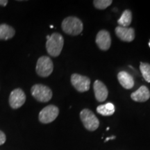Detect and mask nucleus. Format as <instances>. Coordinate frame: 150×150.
<instances>
[{
  "label": "nucleus",
  "mask_w": 150,
  "mask_h": 150,
  "mask_svg": "<svg viewBox=\"0 0 150 150\" xmlns=\"http://www.w3.org/2000/svg\"><path fill=\"white\" fill-rule=\"evenodd\" d=\"M64 45L63 37L59 33H54L47 40L46 50L47 53L53 57L59 56Z\"/></svg>",
  "instance_id": "obj_1"
},
{
  "label": "nucleus",
  "mask_w": 150,
  "mask_h": 150,
  "mask_svg": "<svg viewBox=\"0 0 150 150\" xmlns=\"http://www.w3.org/2000/svg\"><path fill=\"white\" fill-rule=\"evenodd\" d=\"M61 28L67 34L71 35H79L83 31V23L78 18L73 16L67 17L62 22Z\"/></svg>",
  "instance_id": "obj_2"
},
{
  "label": "nucleus",
  "mask_w": 150,
  "mask_h": 150,
  "mask_svg": "<svg viewBox=\"0 0 150 150\" xmlns=\"http://www.w3.org/2000/svg\"><path fill=\"white\" fill-rule=\"evenodd\" d=\"M32 96L40 102H47L52 97V91L48 86L35 84L31 89Z\"/></svg>",
  "instance_id": "obj_3"
},
{
  "label": "nucleus",
  "mask_w": 150,
  "mask_h": 150,
  "mask_svg": "<svg viewBox=\"0 0 150 150\" xmlns=\"http://www.w3.org/2000/svg\"><path fill=\"white\" fill-rule=\"evenodd\" d=\"M54 70V65L52 59L46 56H41L37 61L35 70L38 75L41 77H47Z\"/></svg>",
  "instance_id": "obj_4"
},
{
  "label": "nucleus",
  "mask_w": 150,
  "mask_h": 150,
  "mask_svg": "<svg viewBox=\"0 0 150 150\" xmlns=\"http://www.w3.org/2000/svg\"><path fill=\"white\" fill-rule=\"evenodd\" d=\"M80 117L83 126L87 130L95 131L99 126V121L91 110L85 108L80 112Z\"/></svg>",
  "instance_id": "obj_5"
},
{
  "label": "nucleus",
  "mask_w": 150,
  "mask_h": 150,
  "mask_svg": "<svg viewBox=\"0 0 150 150\" xmlns=\"http://www.w3.org/2000/svg\"><path fill=\"white\" fill-rule=\"evenodd\" d=\"M59 114V109L54 105H49L40 110L39 121L43 124H48L54 121Z\"/></svg>",
  "instance_id": "obj_6"
},
{
  "label": "nucleus",
  "mask_w": 150,
  "mask_h": 150,
  "mask_svg": "<svg viewBox=\"0 0 150 150\" xmlns=\"http://www.w3.org/2000/svg\"><path fill=\"white\" fill-rule=\"evenodd\" d=\"M71 83L76 91L80 93H83L90 89L91 79L88 76L79 74H73L71 76Z\"/></svg>",
  "instance_id": "obj_7"
},
{
  "label": "nucleus",
  "mask_w": 150,
  "mask_h": 150,
  "mask_svg": "<svg viewBox=\"0 0 150 150\" xmlns=\"http://www.w3.org/2000/svg\"><path fill=\"white\" fill-rule=\"evenodd\" d=\"M26 102V95L21 88H16L11 92L9 96V104L13 109H18Z\"/></svg>",
  "instance_id": "obj_8"
},
{
  "label": "nucleus",
  "mask_w": 150,
  "mask_h": 150,
  "mask_svg": "<svg viewBox=\"0 0 150 150\" xmlns=\"http://www.w3.org/2000/svg\"><path fill=\"white\" fill-rule=\"evenodd\" d=\"M95 42L100 50L106 51L110 48L111 45V38L108 31L101 30L97 33Z\"/></svg>",
  "instance_id": "obj_9"
},
{
  "label": "nucleus",
  "mask_w": 150,
  "mask_h": 150,
  "mask_svg": "<svg viewBox=\"0 0 150 150\" xmlns=\"http://www.w3.org/2000/svg\"><path fill=\"white\" fill-rule=\"evenodd\" d=\"M94 93H95V98L98 102H104L107 98L108 92L106 86L103 82L99 80H96L93 86Z\"/></svg>",
  "instance_id": "obj_10"
},
{
  "label": "nucleus",
  "mask_w": 150,
  "mask_h": 150,
  "mask_svg": "<svg viewBox=\"0 0 150 150\" xmlns=\"http://www.w3.org/2000/svg\"><path fill=\"white\" fill-rule=\"evenodd\" d=\"M116 35L125 42H131L135 38V31L134 28L122 27L118 26L115 28Z\"/></svg>",
  "instance_id": "obj_11"
},
{
  "label": "nucleus",
  "mask_w": 150,
  "mask_h": 150,
  "mask_svg": "<svg viewBox=\"0 0 150 150\" xmlns=\"http://www.w3.org/2000/svg\"><path fill=\"white\" fill-rule=\"evenodd\" d=\"M131 97L135 102H145L150 97L149 90L145 86H142L136 91L131 93Z\"/></svg>",
  "instance_id": "obj_12"
},
{
  "label": "nucleus",
  "mask_w": 150,
  "mask_h": 150,
  "mask_svg": "<svg viewBox=\"0 0 150 150\" xmlns=\"http://www.w3.org/2000/svg\"><path fill=\"white\" fill-rule=\"evenodd\" d=\"M117 79L124 88L131 89L134 87V77L127 72H125V71L120 72L117 74Z\"/></svg>",
  "instance_id": "obj_13"
},
{
  "label": "nucleus",
  "mask_w": 150,
  "mask_h": 150,
  "mask_svg": "<svg viewBox=\"0 0 150 150\" xmlns=\"http://www.w3.org/2000/svg\"><path fill=\"white\" fill-rule=\"evenodd\" d=\"M15 34L16 31L11 26L6 24H0V40H9L12 38Z\"/></svg>",
  "instance_id": "obj_14"
},
{
  "label": "nucleus",
  "mask_w": 150,
  "mask_h": 150,
  "mask_svg": "<svg viewBox=\"0 0 150 150\" xmlns=\"http://www.w3.org/2000/svg\"><path fill=\"white\" fill-rule=\"evenodd\" d=\"M97 112L100 115L104 116L112 115L115 112V106L110 102H108L105 104L99 105L97 108Z\"/></svg>",
  "instance_id": "obj_15"
},
{
  "label": "nucleus",
  "mask_w": 150,
  "mask_h": 150,
  "mask_svg": "<svg viewBox=\"0 0 150 150\" xmlns=\"http://www.w3.org/2000/svg\"><path fill=\"white\" fill-rule=\"evenodd\" d=\"M132 21V13L131 11L125 10L122 14L120 18L118 20L117 23L120 27H127L130 25Z\"/></svg>",
  "instance_id": "obj_16"
},
{
  "label": "nucleus",
  "mask_w": 150,
  "mask_h": 150,
  "mask_svg": "<svg viewBox=\"0 0 150 150\" xmlns=\"http://www.w3.org/2000/svg\"><path fill=\"white\" fill-rule=\"evenodd\" d=\"M140 70L145 80L148 83H150V64L147 63H140Z\"/></svg>",
  "instance_id": "obj_17"
},
{
  "label": "nucleus",
  "mask_w": 150,
  "mask_h": 150,
  "mask_svg": "<svg viewBox=\"0 0 150 150\" xmlns=\"http://www.w3.org/2000/svg\"><path fill=\"white\" fill-rule=\"evenodd\" d=\"M112 2L111 0H95L93 1V4L97 9L104 10L111 5Z\"/></svg>",
  "instance_id": "obj_18"
},
{
  "label": "nucleus",
  "mask_w": 150,
  "mask_h": 150,
  "mask_svg": "<svg viewBox=\"0 0 150 150\" xmlns=\"http://www.w3.org/2000/svg\"><path fill=\"white\" fill-rule=\"evenodd\" d=\"M6 137L4 133L2 131H0V145H2L6 142Z\"/></svg>",
  "instance_id": "obj_19"
},
{
  "label": "nucleus",
  "mask_w": 150,
  "mask_h": 150,
  "mask_svg": "<svg viewBox=\"0 0 150 150\" xmlns=\"http://www.w3.org/2000/svg\"><path fill=\"white\" fill-rule=\"evenodd\" d=\"M8 2V1L7 0H0V5L2 6H6Z\"/></svg>",
  "instance_id": "obj_20"
},
{
  "label": "nucleus",
  "mask_w": 150,
  "mask_h": 150,
  "mask_svg": "<svg viewBox=\"0 0 150 150\" xmlns=\"http://www.w3.org/2000/svg\"><path fill=\"white\" fill-rule=\"evenodd\" d=\"M115 136H112V137H110V138H107L106 139V140H105V141H108V140H112V139H115Z\"/></svg>",
  "instance_id": "obj_21"
},
{
  "label": "nucleus",
  "mask_w": 150,
  "mask_h": 150,
  "mask_svg": "<svg viewBox=\"0 0 150 150\" xmlns=\"http://www.w3.org/2000/svg\"><path fill=\"white\" fill-rule=\"evenodd\" d=\"M149 47H150V41H149Z\"/></svg>",
  "instance_id": "obj_22"
}]
</instances>
